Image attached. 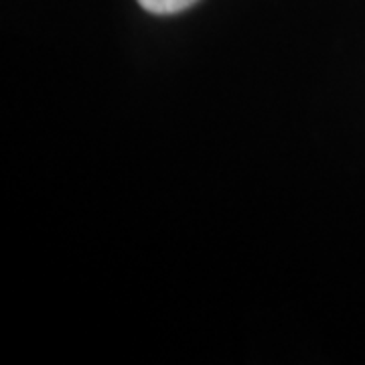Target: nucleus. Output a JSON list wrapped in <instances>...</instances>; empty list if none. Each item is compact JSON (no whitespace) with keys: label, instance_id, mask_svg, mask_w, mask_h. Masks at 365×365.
Returning <instances> with one entry per match:
<instances>
[{"label":"nucleus","instance_id":"obj_1","mask_svg":"<svg viewBox=\"0 0 365 365\" xmlns=\"http://www.w3.org/2000/svg\"><path fill=\"white\" fill-rule=\"evenodd\" d=\"M197 0H138L146 13L153 14H177L193 6Z\"/></svg>","mask_w":365,"mask_h":365}]
</instances>
